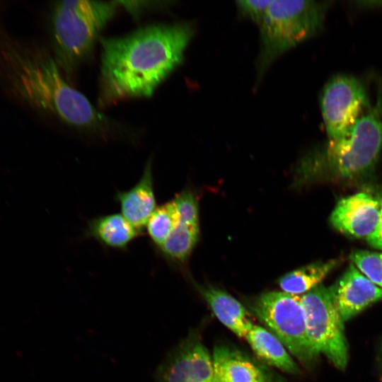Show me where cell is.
<instances>
[{
    "label": "cell",
    "instance_id": "1",
    "mask_svg": "<svg viewBox=\"0 0 382 382\" xmlns=\"http://www.w3.org/2000/svg\"><path fill=\"white\" fill-rule=\"evenodd\" d=\"M0 85L14 100L80 132L101 139L126 133L70 85L52 53L1 30Z\"/></svg>",
    "mask_w": 382,
    "mask_h": 382
},
{
    "label": "cell",
    "instance_id": "2",
    "mask_svg": "<svg viewBox=\"0 0 382 382\" xmlns=\"http://www.w3.org/2000/svg\"><path fill=\"white\" fill-rule=\"evenodd\" d=\"M189 23L154 24L101 40L98 104L101 108L150 97L180 65L192 38Z\"/></svg>",
    "mask_w": 382,
    "mask_h": 382
},
{
    "label": "cell",
    "instance_id": "3",
    "mask_svg": "<svg viewBox=\"0 0 382 382\" xmlns=\"http://www.w3.org/2000/svg\"><path fill=\"white\" fill-rule=\"evenodd\" d=\"M117 2L58 1L50 12L54 58L70 79L91 54L99 34L115 14Z\"/></svg>",
    "mask_w": 382,
    "mask_h": 382
},
{
    "label": "cell",
    "instance_id": "4",
    "mask_svg": "<svg viewBox=\"0 0 382 382\" xmlns=\"http://www.w3.org/2000/svg\"><path fill=\"white\" fill-rule=\"evenodd\" d=\"M382 149V95L349 133L329 139L325 147L308 158L305 166L332 177L349 180L365 175L374 168Z\"/></svg>",
    "mask_w": 382,
    "mask_h": 382
},
{
    "label": "cell",
    "instance_id": "5",
    "mask_svg": "<svg viewBox=\"0 0 382 382\" xmlns=\"http://www.w3.org/2000/svg\"><path fill=\"white\" fill-rule=\"evenodd\" d=\"M328 7L325 1H272L259 25L258 75L284 52L318 33L324 23Z\"/></svg>",
    "mask_w": 382,
    "mask_h": 382
},
{
    "label": "cell",
    "instance_id": "6",
    "mask_svg": "<svg viewBox=\"0 0 382 382\" xmlns=\"http://www.w3.org/2000/svg\"><path fill=\"white\" fill-rule=\"evenodd\" d=\"M255 316L301 363L312 364L319 356L307 332L301 296L282 291H268L252 304Z\"/></svg>",
    "mask_w": 382,
    "mask_h": 382
},
{
    "label": "cell",
    "instance_id": "7",
    "mask_svg": "<svg viewBox=\"0 0 382 382\" xmlns=\"http://www.w3.org/2000/svg\"><path fill=\"white\" fill-rule=\"evenodd\" d=\"M308 337L316 352L339 369L348 361L343 321L335 309L329 289L318 285L301 296Z\"/></svg>",
    "mask_w": 382,
    "mask_h": 382
},
{
    "label": "cell",
    "instance_id": "8",
    "mask_svg": "<svg viewBox=\"0 0 382 382\" xmlns=\"http://www.w3.org/2000/svg\"><path fill=\"white\" fill-rule=\"evenodd\" d=\"M367 107L366 91L358 79L346 74H338L330 79L320 98L322 115L329 139L346 136Z\"/></svg>",
    "mask_w": 382,
    "mask_h": 382
},
{
    "label": "cell",
    "instance_id": "9",
    "mask_svg": "<svg viewBox=\"0 0 382 382\" xmlns=\"http://www.w3.org/2000/svg\"><path fill=\"white\" fill-rule=\"evenodd\" d=\"M212 357L200 336L190 332L158 366L156 382H214Z\"/></svg>",
    "mask_w": 382,
    "mask_h": 382
},
{
    "label": "cell",
    "instance_id": "10",
    "mask_svg": "<svg viewBox=\"0 0 382 382\" xmlns=\"http://www.w3.org/2000/svg\"><path fill=\"white\" fill-rule=\"evenodd\" d=\"M328 289L333 305L343 322L382 299V289L352 262Z\"/></svg>",
    "mask_w": 382,
    "mask_h": 382
},
{
    "label": "cell",
    "instance_id": "11",
    "mask_svg": "<svg viewBox=\"0 0 382 382\" xmlns=\"http://www.w3.org/2000/svg\"><path fill=\"white\" fill-rule=\"evenodd\" d=\"M379 216L378 198L362 192L341 199L332 212L330 221L343 233L367 238L376 230Z\"/></svg>",
    "mask_w": 382,
    "mask_h": 382
},
{
    "label": "cell",
    "instance_id": "12",
    "mask_svg": "<svg viewBox=\"0 0 382 382\" xmlns=\"http://www.w3.org/2000/svg\"><path fill=\"white\" fill-rule=\"evenodd\" d=\"M114 198L120 214L144 233L147 221L158 207L151 158L146 162L137 183L127 190L117 191Z\"/></svg>",
    "mask_w": 382,
    "mask_h": 382
},
{
    "label": "cell",
    "instance_id": "13",
    "mask_svg": "<svg viewBox=\"0 0 382 382\" xmlns=\"http://www.w3.org/2000/svg\"><path fill=\"white\" fill-rule=\"evenodd\" d=\"M214 374L225 382H280L241 351L216 346L212 355Z\"/></svg>",
    "mask_w": 382,
    "mask_h": 382
},
{
    "label": "cell",
    "instance_id": "14",
    "mask_svg": "<svg viewBox=\"0 0 382 382\" xmlns=\"http://www.w3.org/2000/svg\"><path fill=\"white\" fill-rule=\"evenodd\" d=\"M143 233L120 213L100 215L87 221L86 238H92L105 248L126 251Z\"/></svg>",
    "mask_w": 382,
    "mask_h": 382
},
{
    "label": "cell",
    "instance_id": "15",
    "mask_svg": "<svg viewBox=\"0 0 382 382\" xmlns=\"http://www.w3.org/2000/svg\"><path fill=\"white\" fill-rule=\"evenodd\" d=\"M197 289L219 321L239 337L245 338L253 324L244 306L220 289L212 286Z\"/></svg>",
    "mask_w": 382,
    "mask_h": 382
},
{
    "label": "cell",
    "instance_id": "16",
    "mask_svg": "<svg viewBox=\"0 0 382 382\" xmlns=\"http://www.w3.org/2000/svg\"><path fill=\"white\" fill-rule=\"evenodd\" d=\"M245 339L254 352L268 364L291 374L301 372L284 345L272 332L253 324Z\"/></svg>",
    "mask_w": 382,
    "mask_h": 382
},
{
    "label": "cell",
    "instance_id": "17",
    "mask_svg": "<svg viewBox=\"0 0 382 382\" xmlns=\"http://www.w3.org/2000/svg\"><path fill=\"white\" fill-rule=\"evenodd\" d=\"M340 260L336 258L311 263L285 274L277 284L284 292L296 296L305 294L318 286Z\"/></svg>",
    "mask_w": 382,
    "mask_h": 382
},
{
    "label": "cell",
    "instance_id": "18",
    "mask_svg": "<svg viewBox=\"0 0 382 382\" xmlns=\"http://www.w3.org/2000/svg\"><path fill=\"white\" fill-rule=\"evenodd\" d=\"M198 237L199 225L178 221L165 243L156 251L167 260L183 263L191 254Z\"/></svg>",
    "mask_w": 382,
    "mask_h": 382
},
{
    "label": "cell",
    "instance_id": "19",
    "mask_svg": "<svg viewBox=\"0 0 382 382\" xmlns=\"http://www.w3.org/2000/svg\"><path fill=\"white\" fill-rule=\"evenodd\" d=\"M177 221V214L172 200L157 207L144 228L155 251L165 243Z\"/></svg>",
    "mask_w": 382,
    "mask_h": 382
},
{
    "label": "cell",
    "instance_id": "20",
    "mask_svg": "<svg viewBox=\"0 0 382 382\" xmlns=\"http://www.w3.org/2000/svg\"><path fill=\"white\" fill-rule=\"evenodd\" d=\"M349 258L365 277L382 289V253L354 250L350 254Z\"/></svg>",
    "mask_w": 382,
    "mask_h": 382
},
{
    "label": "cell",
    "instance_id": "21",
    "mask_svg": "<svg viewBox=\"0 0 382 382\" xmlns=\"http://www.w3.org/2000/svg\"><path fill=\"white\" fill-rule=\"evenodd\" d=\"M172 201L178 221L199 225L198 203L192 191L184 190L178 193Z\"/></svg>",
    "mask_w": 382,
    "mask_h": 382
},
{
    "label": "cell",
    "instance_id": "22",
    "mask_svg": "<svg viewBox=\"0 0 382 382\" xmlns=\"http://www.w3.org/2000/svg\"><path fill=\"white\" fill-rule=\"evenodd\" d=\"M270 0H244L236 1L239 11L260 25L271 4Z\"/></svg>",
    "mask_w": 382,
    "mask_h": 382
},
{
    "label": "cell",
    "instance_id": "23",
    "mask_svg": "<svg viewBox=\"0 0 382 382\" xmlns=\"http://www.w3.org/2000/svg\"><path fill=\"white\" fill-rule=\"evenodd\" d=\"M380 204V216L378 226L374 232L366 238L373 248L382 250V192L377 197Z\"/></svg>",
    "mask_w": 382,
    "mask_h": 382
},
{
    "label": "cell",
    "instance_id": "24",
    "mask_svg": "<svg viewBox=\"0 0 382 382\" xmlns=\"http://www.w3.org/2000/svg\"><path fill=\"white\" fill-rule=\"evenodd\" d=\"M214 382H225L220 377L214 374Z\"/></svg>",
    "mask_w": 382,
    "mask_h": 382
}]
</instances>
